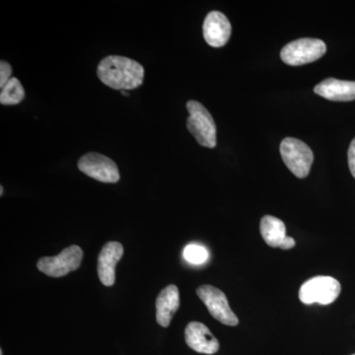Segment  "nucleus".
<instances>
[{"label":"nucleus","instance_id":"12","mask_svg":"<svg viewBox=\"0 0 355 355\" xmlns=\"http://www.w3.org/2000/svg\"><path fill=\"white\" fill-rule=\"evenodd\" d=\"M314 91L316 94L330 101L349 102L355 100L354 81L328 78L318 84Z\"/></svg>","mask_w":355,"mask_h":355},{"label":"nucleus","instance_id":"17","mask_svg":"<svg viewBox=\"0 0 355 355\" xmlns=\"http://www.w3.org/2000/svg\"><path fill=\"white\" fill-rule=\"evenodd\" d=\"M12 78V67L6 62H0V88H3L10 79Z\"/></svg>","mask_w":355,"mask_h":355},{"label":"nucleus","instance_id":"23","mask_svg":"<svg viewBox=\"0 0 355 355\" xmlns=\"http://www.w3.org/2000/svg\"><path fill=\"white\" fill-rule=\"evenodd\" d=\"M352 355H355V354H352Z\"/></svg>","mask_w":355,"mask_h":355},{"label":"nucleus","instance_id":"14","mask_svg":"<svg viewBox=\"0 0 355 355\" xmlns=\"http://www.w3.org/2000/svg\"><path fill=\"white\" fill-rule=\"evenodd\" d=\"M260 229L261 237L268 246L272 248H280L287 237L286 224L275 216H263Z\"/></svg>","mask_w":355,"mask_h":355},{"label":"nucleus","instance_id":"16","mask_svg":"<svg viewBox=\"0 0 355 355\" xmlns=\"http://www.w3.org/2000/svg\"><path fill=\"white\" fill-rule=\"evenodd\" d=\"M184 257L186 261L193 265H202L209 259V253L205 248L200 245L191 244L184 248Z\"/></svg>","mask_w":355,"mask_h":355},{"label":"nucleus","instance_id":"7","mask_svg":"<svg viewBox=\"0 0 355 355\" xmlns=\"http://www.w3.org/2000/svg\"><path fill=\"white\" fill-rule=\"evenodd\" d=\"M78 168L88 177L102 183L114 184L120 180L118 166L103 154L90 153L79 159Z\"/></svg>","mask_w":355,"mask_h":355},{"label":"nucleus","instance_id":"4","mask_svg":"<svg viewBox=\"0 0 355 355\" xmlns=\"http://www.w3.org/2000/svg\"><path fill=\"white\" fill-rule=\"evenodd\" d=\"M280 154L287 168L296 177L303 179L309 175L314 154L304 142L293 137H286L280 144Z\"/></svg>","mask_w":355,"mask_h":355},{"label":"nucleus","instance_id":"3","mask_svg":"<svg viewBox=\"0 0 355 355\" xmlns=\"http://www.w3.org/2000/svg\"><path fill=\"white\" fill-rule=\"evenodd\" d=\"M342 286L331 277H315L307 280L299 291V299L304 304L319 303L329 305L335 302L340 295Z\"/></svg>","mask_w":355,"mask_h":355},{"label":"nucleus","instance_id":"10","mask_svg":"<svg viewBox=\"0 0 355 355\" xmlns=\"http://www.w3.org/2000/svg\"><path fill=\"white\" fill-rule=\"evenodd\" d=\"M203 37L214 48H221L227 44L231 36V24L223 13L211 11L203 22Z\"/></svg>","mask_w":355,"mask_h":355},{"label":"nucleus","instance_id":"11","mask_svg":"<svg viewBox=\"0 0 355 355\" xmlns=\"http://www.w3.org/2000/svg\"><path fill=\"white\" fill-rule=\"evenodd\" d=\"M123 247L119 242H108L98 257V275L104 286H112L116 280V266L123 258Z\"/></svg>","mask_w":355,"mask_h":355},{"label":"nucleus","instance_id":"2","mask_svg":"<svg viewBox=\"0 0 355 355\" xmlns=\"http://www.w3.org/2000/svg\"><path fill=\"white\" fill-rule=\"evenodd\" d=\"M187 109L190 113L187 120L189 132L200 146L214 148L217 144V130L211 114L203 105L197 101H189Z\"/></svg>","mask_w":355,"mask_h":355},{"label":"nucleus","instance_id":"1","mask_svg":"<svg viewBox=\"0 0 355 355\" xmlns=\"http://www.w3.org/2000/svg\"><path fill=\"white\" fill-rule=\"evenodd\" d=\"M97 76L105 85L114 90H132L144 83V69L130 58L109 55L98 65Z\"/></svg>","mask_w":355,"mask_h":355},{"label":"nucleus","instance_id":"9","mask_svg":"<svg viewBox=\"0 0 355 355\" xmlns=\"http://www.w3.org/2000/svg\"><path fill=\"white\" fill-rule=\"evenodd\" d=\"M184 340L187 345L198 354H214L219 349V343L216 336L200 322H191L187 326Z\"/></svg>","mask_w":355,"mask_h":355},{"label":"nucleus","instance_id":"6","mask_svg":"<svg viewBox=\"0 0 355 355\" xmlns=\"http://www.w3.org/2000/svg\"><path fill=\"white\" fill-rule=\"evenodd\" d=\"M83 252L80 247L72 245L55 257H43L37 266L40 272L51 277H62L77 270L81 265Z\"/></svg>","mask_w":355,"mask_h":355},{"label":"nucleus","instance_id":"22","mask_svg":"<svg viewBox=\"0 0 355 355\" xmlns=\"http://www.w3.org/2000/svg\"><path fill=\"white\" fill-rule=\"evenodd\" d=\"M0 355H3V352H2V350H0Z\"/></svg>","mask_w":355,"mask_h":355},{"label":"nucleus","instance_id":"8","mask_svg":"<svg viewBox=\"0 0 355 355\" xmlns=\"http://www.w3.org/2000/svg\"><path fill=\"white\" fill-rule=\"evenodd\" d=\"M197 294L207 306L210 315L217 321L233 327L239 323V320L229 306L225 294L220 289L211 286H202L198 287Z\"/></svg>","mask_w":355,"mask_h":355},{"label":"nucleus","instance_id":"18","mask_svg":"<svg viewBox=\"0 0 355 355\" xmlns=\"http://www.w3.org/2000/svg\"><path fill=\"white\" fill-rule=\"evenodd\" d=\"M349 166L350 173L355 178V139L352 140L349 149Z\"/></svg>","mask_w":355,"mask_h":355},{"label":"nucleus","instance_id":"5","mask_svg":"<svg viewBox=\"0 0 355 355\" xmlns=\"http://www.w3.org/2000/svg\"><path fill=\"white\" fill-rule=\"evenodd\" d=\"M326 51V44L322 40L299 39L287 44L280 51V58L286 64L299 67L316 62L323 57Z\"/></svg>","mask_w":355,"mask_h":355},{"label":"nucleus","instance_id":"13","mask_svg":"<svg viewBox=\"0 0 355 355\" xmlns=\"http://www.w3.org/2000/svg\"><path fill=\"white\" fill-rule=\"evenodd\" d=\"M180 307L179 289L176 286H168L162 289L156 299V320L160 326L167 328L175 313Z\"/></svg>","mask_w":355,"mask_h":355},{"label":"nucleus","instance_id":"15","mask_svg":"<svg viewBox=\"0 0 355 355\" xmlns=\"http://www.w3.org/2000/svg\"><path fill=\"white\" fill-rule=\"evenodd\" d=\"M25 98V90L16 77H12L0 92V103L4 106L19 104Z\"/></svg>","mask_w":355,"mask_h":355},{"label":"nucleus","instance_id":"20","mask_svg":"<svg viewBox=\"0 0 355 355\" xmlns=\"http://www.w3.org/2000/svg\"><path fill=\"white\" fill-rule=\"evenodd\" d=\"M0 191H0V196L2 197V196H3V187H0Z\"/></svg>","mask_w":355,"mask_h":355},{"label":"nucleus","instance_id":"21","mask_svg":"<svg viewBox=\"0 0 355 355\" xmlns=\"http://www.w3.org/2000/svg\"><path fill=\"white\" fill-rule=\"evenodd\" d=\"M121 95L128 96L130 93L125 92V91H121Z\"/></svg>","mask_w":355,"mask_h":355},{"label":"nucleus","instance_id":"19","mask_svg":"<svg viewBox=\"0 0 355 355\" xmlns=\"http://www.w3.org/2000/svg\"><path fill=\"white\" fill-rule=\"evenodd\" d=\"M295 240L292 237H287L284 239V241L282 242V246H280V249L282 250H289L292 249V248L295 247Z\"/></svg>","mask_w":355,"mask_h":355}]
</instances>
